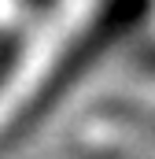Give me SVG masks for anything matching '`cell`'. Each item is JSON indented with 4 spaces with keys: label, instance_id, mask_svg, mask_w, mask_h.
<instances>
[{
    "label": "cell",
    "instance_id": "obj_1",
    "mask_svg": "<svg viewBox=\"0 0 155 159\" xmlns=\"http://www.w3.org/2000/svg\"><path fill=\"white\" fill-rule=\"evenodd\" d=\"M37 0H0V30L11 26L15 19H22V11H33Z\"/></svg>",
    "mask_w": 155,
    "mask_h": 159
}]
</instances>
